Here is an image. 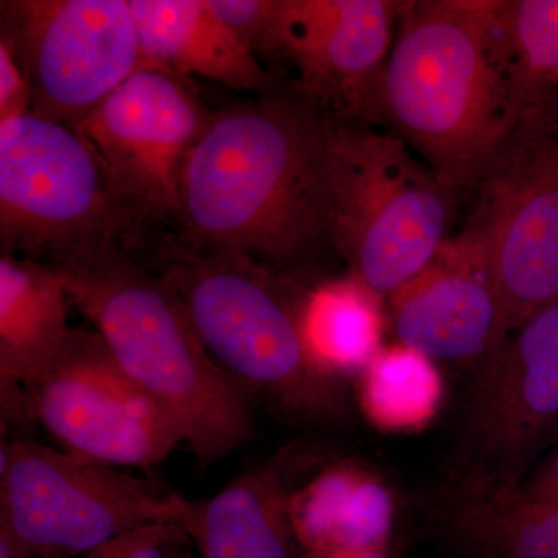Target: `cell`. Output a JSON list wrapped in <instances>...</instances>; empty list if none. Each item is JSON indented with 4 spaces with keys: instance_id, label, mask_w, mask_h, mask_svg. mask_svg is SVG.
Listing matches in <instances>:
<instances>
[{
    "instance_id": "6da1fadb",
    "label": "cell",
    "mask_w": 558,
    "mask_h": 558,
    "mask_svg": "<svg viewBox=\"0 0 558 558\" xmlns=\"http://www.w3.org/2000/svg\"><path fill=\"white\" fill-rule=\"evenodd\" d=\"M329 119L288 84L215 112L183 170L179 240L279 274L330 245Z\"/></svg>"
},
{
    "instance_id": "7a4b0ae2",
    "label": "cell",
    "mask_w": 558,
    "mask_h": 558,
    "mask_svg": "<svg viewBox=\"0 0 558 558\" xmlns=\"http://www.w3.org/2000/svg\"><path fill=\"white\" fill-rule=\"evenodd\" d=\"M531 92L502 25L501 0L400 2L374 124L449 189H470L505 148Z\"/></svg>"
},
{
    "instance_id": "3957f363",
    "label": "cell",
    "mask_w": 558,
    "mask_h": 558,
    "mask_svg": "<svg viewBox=\"0 0 558 558\" xmlns=\"http://www.w3.org/2000/svg\"><path fill=\"white\" fill-rule=\"evenodd\" d=\"M53 269L121 369L175 418L201 465L247 442L242 387L208 354L167 279L121 245Z\"/></svg>"
},
{
    "instance_id": "277c9868",
    "label": "cell",
    "mask_w": 558,
    "mask_h": 558,
    "mask_svg": "<svg viewBox=\"0 0 558 558\" xmlns=\"http://www.w3.org/2000/svg\"><path fill=\"white\" fill-rule=\"evenodd\" d=\"M148 267L170 282L231 379L263 391L290 416H341V381L314 365L301 336L306 289L241 253L201 252L178 236L161 238Z\"/></svg>"
},
{
    "instance_id": "5b68a950",
    "label": "cell",
    "mask_w": 558,
    "mask_h": 558,
    "mask_svg": "<svg viewBox=\"0 0 558 558\" xmlns=\"http://www.w3.org/2000/svg\"><path fill=\"white\" fill-rule=\"evenodd\" d=\"M329 180L330 245L385 300L449 240L457 191L376 124L330 116Z\"/></svg>"
},
{
    "instance_id": "8992f818",
    "label": "cell",
    "mask_w": 558,
    "mask_h": 558,
    "mask_svg": "<svg viewBox=\"0 0 558 558\" xmlns=\"http://www.w3.org/2000/svg\"><path fill=\"white\" fill-rule=\"evenodd\" d=\"M146 226L81 132L35 113L0 123L2 255L57 267L112 245L134 252Z\"/></svg>"
},
{
    "instance_id": "52a82bcc",
    "label": "cell",
    "mask_w": 558,
    "mask_h": 558,
    "mask_svg": "<svg viewBox=\"0 0 558 558\" xmlns=\"http://www.w3.org/2000/svg\"><path fill=\"white\" fill-rule=\"evenodd\" d=\"M478 189L468 229L483 245L497 293L499 348L558 301V90L532 89Z\"/></svg>"
},
{
    "instance_id": "ba28073f",
    "label": "cell",
    "mask_w": 558,
    "mask_h": 558,
    "mask_svg": "<svg viewBox=\"0 0 558 558\" xmlns=\"http://www.w3.org/2000/svg\"><path fill=\"white\" fill-rule=\"evenodd\" d=\"M190 506L95 459L24 439L2 446L0 531L33 558L86 556L145 524L183 527Z\"/></svg>"
},
{
    "instance_id": "9c48e42d",
    "label": "cell",
    "mask_w": 558,
    "mask_h": 558,
    "mask_svg": "<svg viewBox=\"0 0 558 558\" xmlns=\"http://www.w3.org/2000/svg\"><path fill=\"white\" fill-rule=\"evenodd\" d=\"M0 40L31 86V113L70 128L146 68L130 0H2Z\"/></svg>"
},
{
    "instance_id": "30bf717a",
    "label": "cell",
    "mask_w": 558,
    "mask_h": 558,
    "mask_svg": "<svg viewBox=\"0 0 558 558\" xmlns=\"http://www.w3.org/2000/svg\"><path fill=\"white\" fill-rule=\"evenodd\" d=\"M25 398L31 417L64 451L105 464L149 468L185 442L175 418L121 369L97 330L70 329Z\"/></svg>"
},
{
    "instance_id": "8fae6325",
    "label": "cell",
    "mask_w": 558,
    "mask_h": 558,
    "mask_svg": "<svg viewBox=\"0 0 558 558\" xmlns=\"http://www.w3.org/2000/svg\"><path fill=\"white\" fill-rule=\"evenodd\" d=\"M558 433V301L480 363L459 435L458 480L519 486Z\"/></svg>"
},
{
    "instance_id": "7c38bea8",
    "label": "cell",
    "mask_w": 558,
    "mask_h": 558,
    "mask_svg": "<svg viewBox=\"0 0 558 558\" xmlns=\"http://www.w3.org/2000/svg\"><path fill=\"white\" fill-rule=\"evenodd\" d=\"M399 9L395 0H269L253 53L277 80L288 69L290 89L330 116L374 124Z\"/></svg>"
},
{
    "instance_id": "4fadbf2b",
    "label": "cell",
    "mask_w": 558,
    "mask_h": 558,
    "mask_svg": "<svg viewBox=\"0 0 558 558\" xmlns=\"http://www.w3.org/2000/svg\"><path fill=\"white\" fill-rule=\"evenodd\" d=\"M215 119L185 80L143 68L78 126L124 201L146 223L178 220L190 154Z\"/></svg>"
},
{
    "instance_id": "5bb4252c",
    "label": "cell",
    "mask_w": 558,
    "mask_h": 558,
    "mask_svg": "<svg viewBox=\"0 0 558 558\" xmlns=\"http://www.w3.org/2000/svg\"><path fill=\"white\" fill-rule=\"evenodd\" d=\"M396 341L438 362H484L498 348V301L484 248L465 229L388 296Z\"/></svg>"
},
{
    "instance_id": "9a60e30c",
    "label": "cell",
    "mask_w": 558,
    "mask_h": 558,
    "mask_svg": "<svg viewBox=\"0 0 558 558\" xmlns=\"http://www.w3.org/2000/svg\"><path fill=\"white\" fill-rule=\"evenodd\" d=\"M130 7L146 68L258 97L281 87L208 0H130Z\"/></svg>"
},
{
    "instance_id": "2e32d148",
    "label": "cell",
    "mask_w": 558,
    "mask_h": 558,
    "mask_svg": "<svg viewBox=\"0 0 558 558\" xmlns=\"http://www.w3.org/2000/svg\"><path fill=\"white\" fill-rule=\"evenodd\" d=\"M68 292L53 267L0 256L2 402L24 409L68 337Z\"/></svg>"
},
{
    "instance_id": "e0dca14e",
    "label": "cell",
    "mask_w": 558,
    "mask_h": 558,
    "mask_svg": "<svg viewBox=\"0 0 558 558\" xmlns=\"http://www.w3.org/2000/svg\"><path fill=\"white\" fill-rule=\"evenodd\" d=\"M289 519L304 557L384 548L391 546L395 494L373 470L343 461L292 490Z\"/></svg>"
},
{
    "instance_id": "ac0fdd59",
    "label": "cell",
    "mask_w": 558,
    "mask_h": 558,
    "mask_svg": "<svg viewBox=\"0 0 558 558\" xmlns=\"http://www.w3.org/2000/svg\"><path fill=\"white\" fill-rule=\"evenodd\" d=\"M438 521L465 558H558V505L529 498L519 486L458 480Z\"/></svg>"
},
{
    "instance_id": "d6986e66",
    "label": "cell",
    "mask_w": 558,
    "mask_h": 558,
    "mask_svg": "<svg viewBox=\"0 0 558 558\" xmlns=\"http://www.w3.org/2000/svg\"><path fill=\"white\" fill-rule=\"evenodd\" d=\"M278 469L245 473L215 497L191 502L186 534L201 558H304Z\"/></svg>"
},
{
    "instance_id": "ffe728a7",
    "label": "cell",
    "mask_w": 558,
    "mask_h": 558,
    "mask_svg": "<svg viewBox=\"0 0 558 558\" xmlns=\"http://www.w3.org/2000/svg\"><path fill=\"white\" fill-rule=\"evenodd\" d=\"M384 300L351 275L304 290L301 336L322 373L339 380L359 376L376 357L388 323Z\"/></svg>"
},
{
    "instance_id": "44dd1931",
    "label": "cell",
    "mask_w": 558,
    "mask_h": 558,
    "mask_svg": "<svg viewBox=\"0 0 558 558\" xmlns=\"http://www.w3.org/2000/svg\"><path fill=\"white\" fill-rule=\"evenodd\" d=\"M357 377L360 410L381 433L421 432L442 410L446 381L438 363L399 341L385 344Z\"/></svg>"
},
{
    "instance_id": "7402d4cb",
    "label": "cell",
    "mask_w": 558,
    "mask_h": 558,
    "mask_svg": "<svg viewBox=\"0 0 558 558\" xmlns=\"http://www.w3.org/2000/svg\"><path fill=\"white\" fill-rule=\"evenodd\" d=\"M501 20L529 89L558 90V0H501Z\"/></svg>"
},
{
    "instance_id": "603a6c76",
    "label": "cell",
    "mask_w": 558,
    "mask_h": 558,
    "mask_svg": "<svg viewBox=\"0 0 558 558\" xmlns=\"http://www.w3.org/2000/svg\"><path fill=\"white\" fill-rule=\"evenodd\" d=\"M193 539L179 524H145L102 543L84 558H191Z\"/></svg>"
},
{
    "instance_id": "cb8c5ba5",
    "label": "cell",
    "mask_w": 558,
    "mask_h": 558,
    "mask_svg": "<svg viewBox=\"0 0 558 558\" xmlns=\"http://www.w3.org/2000/svg\"><path fill=\"white\" fill-rule=\"evenodd\" d=\"M32 112V89L5 43L0 40V123Z\"/></svg>"
},
{
    "instance_id": "d4e9b609",
    "label": "cell",
    "mask_w": 558,
    "mask_h": 558,
    "mask_svg": "<svg viewBox=\"0 0 558 558\" xmlns=\"http://www.w3.org/2000/svg\"><path fill=\"white\" fill-rule=\"evenodd\" d=\"M519 488L529 498L558 505V450L532 468Z\"/></svg>"
},
{
    "instance_id": "484cf974",
    "label": "cell",
    "mask_w": 558,
    "mask_h": 558,
    "mask_svg": "<svg viewBox=\"0 0 558 558\" xmlns=\"http://www.w3.org/2000/svg\"><path fill=\"white\" fill-rule=\"evenodd\" d=\"M304 558H391V546L363 550H349V553H337L329 554V556Z\"/></svg>"
}]
</instances>
